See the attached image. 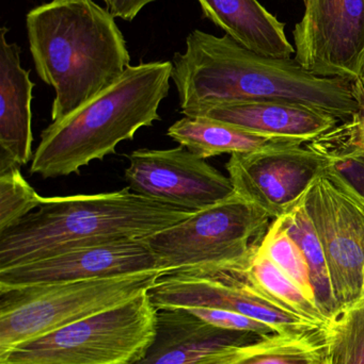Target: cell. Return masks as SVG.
<instances>
[{
	"label": "cell",
	"mask_w": 364,
	"mask_h": 364,
	"mask_svg": "<svg viewBox=\"0 0 364 364\" xmlns=\"http://www.w3.org/2000/svg\"><path fill=\"white\" fill-rule=\"evenodd\" d=\"M172 80L183 114L194 109L252 102L303 105L339 122L359 110L356 81L322 77L292 58L266 57L246 48L228 34L196 29L184 53L172 59Z\"/></svg>",
	"instance_id": "obj_1"
},
{
	"label": "cell",
	"mask_w": 364,
	"mask_h": 364,
	"mask_svg": "<svg viewBox=\"0 0 364 364\" xmlns=\"http://www.w3.org/2000/svg\"><path fill=\"white\" fill-rule=\"evenodd\" d=\"M38 77L55 90L51 122L60 121L110 87L130 66L125 38L94 0H51L26 16Z\"/></svg>",
	"instance_id": "obj_2"
},
{
	"label": "cell",
	"mask_w": 364,
	"mask_h": 364,
	"mask_svg": "<svg viewBox=\"0 0 364 364\" xmlns=\"http://www.w3.org/2000/svg\"><path fill=\"white\" fill-rule=\"evenodd\" d=\"M192 213L141 196L130 188L95 195L44 197L36 211L0 231V269L75 248L142 239Z\"/></svg>",
	"instance_id": "obj_3"
},
{
	"label": "cell",
	"mask_w": 364,
	"mask_h": 364,
	"mask_svg": "<svg viewBox=\"0 0 364 364\" xmlns=\"http://www.w3.org/2000/svg\"><path fill=\"white\" fill-rule=\"evenodd\" d=\"M172 72V61L128 66L110 87L43 130L30 173L43 178L79 174L94 160L115 154L120 143L160 121L158 108Z\"/></svg>",
	"instance_id": "obj_4"
},
{
	"label": "cell",
	"mask_w": 364,
	"mask_h": 364,
	"mask_svg": "<svg viewBox=\"0 0 364 364\" xmlns=\"http://www.w3.org/2000/svg\"><path fill=\"white\" fill-rule=\"evenodd\" d=\"M147 292L0 354V364H136L157 333Z\"/></svg>",
	"instance_id": "obj_5"
},
{
	"label": "cell",
	"mask_w": 364,
	"mask_h": 364,
	"mask_svg": "<svg viewBox=\"0 0 364 364\" xmlns=\"http://www.w3.org/2000/svg\"><path fill=\"white\" fill-rule=\"evenodd\" d=\"M164 272L0 289V354L147 292Z\"/></svg>",
	"instance_id": "obj_6"
},
{
	"label": "cell",
	"mask_w": 364,
	"mask_h": 364,
	"mask_svg": "<svg viewBox=\"0 0 364 364\" xmlns=\"http://www.w3.org/2000/svg\"><path fill=\"white\" fill-rule=\"evenodd\" d=\"M271 220L264 210L234 193L142 239L157 257L165 274L230 272L245 263Z\"/></svg>",
	"instance_id": "obj_7"
},
{
	"label": "cell",
	"mask_w": 364,
	"mask_h": 364,
	"mask_svg": "<svg viewBox=\"0 0 364 364\" xmlns=\"http://www.w3.org/2000/svg\"><path fill=\"white\" fill-rule=\"evenodd\" d=\"M303 200L324 248L337 312L341 311L358 303L363 291L364 208L324 172Z\"/></svg>",
	"instance_id": "obj_8"
},
{
	"label": "cell",
	"mask_w": 364,
	"mask_h": 364,
	"mask_svg": "<svg viewBox=\"0 0 364 364\" xmlns=\"http://www.w3.org/2000/svg\"><path fill=\"white\" fill-rule=\"evenodd\" d=\"M162 309L207 307L243 314L279 333H306L325 328L278 305L236 272H173L160 276L147 291Z\"/></svg>",
	"instance_id": "obj_9"
},
{
	"label": "cell",
	"mask_w": 364,
	"mask_h": 364,
	"mask_svg": "<svg viewBox=\"0 0 364 364\" xmlns=\"http://www.w3.org/2000/svg\"><path fill=\"white\" fill-rule=\"evenodd\" d=\"M294 59L322 77L357 81L364 66V0H307Z\"/></svg>",
	"instance_id": "obj_10"
},
{
	"label": "cell",
	"mask_w": 364,
	"mask_h": 364,
	"mask_svg": "<svg viewBox=\"0 0 364 364\" xmlns=\"http://www.w3.org/2000/svg\"><path fill=\"white\" fill-rule=\"evenodd\" d=\"M128 188L152 200L197 212L234 194L230 177L180 145L137 149L128 156Z\"/></svg>",
	"instance_id": "obj_11"
},
{
	"label": "cell",
	"mask_w": 364,
	"mask_h": 364,
	"mask_svg": "<svg viewBox=\"0 0 364 364\" xmlns=\"http://www.w3.org/2000/svg\"><path fill=\"white\" fill-rule=\"evenodd\" d=\"M327 164L303 144L233 154L226 168L235 193L276 220L301 201Z\"/></svg>",
	"instance_id": "obj_12"
},
{
	"label": "cell",
	"mask_w": 364,
	"mask_h": 364,
	"mask_svg": "<svg viewBox=\"0 0 364 364\" xmlns=\"http://www.w3.org/2000/svg\"><path fill=\"white\" fill-rule=\"evenodd\" d=\"M153 271L164 272L145 240H123L75 248L42 260L0 269V289L118 277Z\"/></svg>",
	"instance_id": "obj_13"
},
{
	"label": "cell",
	"mask_w": 364,
	"mask_h": 364,
	"mask_svg": "<svg viewBox=\"0 0 364 364\" xmlns=\"http://www.w3.org/2000/svg\"><path fill=\"white\" fill-rule=\"evenodd\" d=\"M259 337L212 326L183 308L158 310L155 340L136 364H203Z\"/></svg>",
	"instance_id": "obj_14"
},
{
	"label": "cell",
	"mask_w": 364,
	"mask_h": 364,
	"mask_svg": "<svg viewBox=\"0 0 364 364\" xmlns=\"http://www.w3.org/2000/svg\"><path fill=\"white\" fill-rule=\"evenodd\" d=\"M185 117L222 122L254 134L311 142L335 127L333 115L303 105L284 102H252L194 109Z\"/></svg>",
	"instance_id": "obj_15"
},
{
	"label": "cell",
	"mask_w": 364,
	"mask_h": 364,
	"mask_svg": "<svg viewBox=\"0 0 364 364\" xmlns=\"http://www.w3.org/2000/svg\"><path fill=\"white\" fill-rule=\"evenodd\" d=\"M9 29H0V151L21 166L33 159L32 112L34 85L29 70L21 65V47L6 38Z\"/></svg>",
	"instance_id": "obj_16"
},
{
	"label": "cell",
	"mask_w": 364,
	"mask_h": 364,
	"mask_svg": "<svg viewBox=\"0 0 364 364\" xmlns=\"http://www.w3.org/2000/svg\"><path fill=\"white\" fill-rule=\"evenodd\" d=\"M203 14L246 48L266 57L288 59L295 47L286 25L258 0H198Z\"/></svg>",
	"instance_id": "obj_17"
},
{
	"label": "cell",
	"mask_w": 364,
	"mask_h": 364,
	"mask_svg": "<svg viewBox=\"0 0 364 364\" xmlns=\"http://www.w3.org/2000/svg\"><path fill=\"white\" fill-rule=\"evenodd\" d=\"M169 138L202 159L224 155L303 145L301 141L254 134L205 117H184L167 132Z\"/></svg>",
	"instance_id": "obj_18"
},
{
	"label": "cell",
	"mask_w": 364,
	"mask_h": 364,
	"mask_svg": "<svg viewBox=\"0 0 364 364\" xmlns=\"http://www.w3.org/2000/svg\"><path fill=\"white\" fill-rule=\"evenodd\" d=\"M203 364H328L325 328L259 337L232 346Z\"/></svg>",
	"instance_id": "obj_19"
},
{
	"label": "cell",
	"mask_w": 364,
	"mask_h": 364,
	"mask_svg": "<svg viewBox=\"0 0 364 364\" xmlns=\"http://www.w3.org/2000/svg\"><path fill=\"white\" fill-rule=\"evenodd\" d=\"M258 243L252 246L245 263L239 269L230 272L239 273L259 292L278 305L326 327L328 316L271 259L259 252Z\"/></svg>",
	"instance_id": "obj_20"
},
{
	"label": "cell",
	"mask_w": 364,
	"mask_h": 364,
	"mask_svg": "<svg viewBox=\"0 0 364 364\" xmlns=\"http://www.w3.org/2000/svg\"><path fill=\"white\" fill-rule=\"evenodd\" d=\"M279 220L286 232L295 240L309 265L316 303L329 318L337 314L333 287L324 248L308 215L303 198Z\"/></svg>",
	"instance_id": "obj_21"
},
{
	"label": "cell",
	"mask_w": 364,
	"mask_h": 364,
	"mask_svg": "<svg viewBox=\"0 0 364 364\" xmlns=\"http://www.w3.org/2000/svg\"><path fill=\"white\" fill-rule=\"evenodd\" d=\"M328 364H364V305L354 304L325 327Z\"/></svg>",
	"instance_id": "obj_22"
},
{
	"label": "cell",
	"mask_w": 364,
	"mask_h": 364,
	"mask_svg": "<svg viewBox=\"0 0 364 364\" xmlns=\"http://www.w3.org/2000/svg\"><path fill=\"white\" fill-rule=\"evenodd\" d=\"M21 168L14 158L0 151V231L38 209L44 198L26 181Z\"/></svg>",
	"instance_id": "obj_23"
},
{
	"label": "cell",
	"mask_w": 364,
	"mask_h": 364,
	"mask_svg": "<svg viewBox=\"0 0 364 364\" xmlns=\"http://www.w3.org/2000/svg\"><path fill=\"white\" fill-rule=\"evenodd\" d=\"M258 250L261 254L271 259L311 301L316 303L309 265L298 244L286 232L279 220H274L269 225L266 232L259 241Z\"/></svg>",
	"instance_id": "obj_24"
},
{
	"label": "cell",
	"mask_w": 364,
	"mask_h": 364,
	"mask_svg": "<svg viewBox=\"0 0 364 364\" xmlns=\"http://www.w3.org/2000/svg\"><path fill=\"white\" fill-rule=\"evenodd\" d=\"M356 89L358 112L348 121L339 122L308 144L328 160L364 153V77L356 81Z\"/></svg>",
	"instance_id": "obj_25"
},
{
	"label": "cell",
	"mask_w": 364,
	"mask_h": 364,
	"mask_svg": "<svg viewBox=\"0 0 364 364\" xmlns=\"http://www.w3.org/2000/svg\"><path fill=\"white\" fill-rule=\"evenodd\" d=\"M323 172L364 208V153L329 159Z\"/></svg>",
	"instance_id": "obj_26"
},
{
	"label": "cell",
	"mask_w": 364,
	"mask_h": 364,
	"mask_svg": "<svg viewBox=\"0 0 364 364\" xmlns=\"http://www.w3.org/2000/svg\"><path fill=\"white\" fill-rule=\"evenodd\" d=\"M183 309L187 310L197 318H201L203 322L217 328L239 331V333H256L260 336L279 333L271 327L236 312L207 307L183 308Z\"/></svg>",
	"instance_id": "obj_27"
},
{
	"label": "cell",
	"mask_w": 364,
	"mask_h": 364,
	"mask_svg": "<svg viewBox=\"0 0 364 364\" xmlns=\"http://www.w3.org/2000/svg\"><path fill=\"white\" fill-rule=\"evenodd\" d=\"M115 18L132 21L143 8L156 0H102Z\"/></svg>",
	"instance_id": "obj_28"
},
{
	"label": "cell",
	"mask_w": 364,
	"mask_h": 364,
	"mask_svg": "<svg viewBox=\"0 0 364 364\" xmlns=\"http://www.w3.org/2000/svg\"><path fill=\"white\" fill-rule=\"evenodd\" d=\"M356 304H363V305H364V278H363V291H361L360 299H359L358 303H356Z\"/></svg>",
	"instance_id": "obj_29"
},
{
	"label": "cell",
	"mask_w": 364,
	"mask_h": 364,
	"mask_svg": "<svg viewBox=\"0 0 364 364\" xmlns=\"http://www.w3.org/2000/svg\"><path fill=\"white\" fill-rule=\"evenodd\" d=\"M360 76L364 77V66H363V70H361Z\"/></svg>",
	"instance_id": "obj_30"
},
{
	"label": "cell",
	"mask_w": 364,
	"mask_h": 364,
	"mask_svg": "<svg viewBox=\"0 0 364 364\" xmlns=\"http://www.w3.org/2000/svg\"><path fill=\"white\" fill-rule=\"evenodd\" d=\"M306 1H307V0H303V2H306Z\"/></svg>",
	"instance_id": "obj_31"
}]
</instances>
